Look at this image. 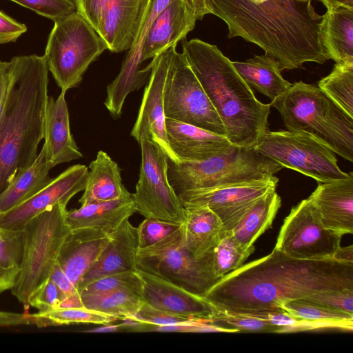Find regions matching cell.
<instances>
[{
    "label": "cell",
    "mask_w": 353,
    "mask_h": 353,
    "mask_svg": "<svg viewBox=\"0 0 353 353\" xmlns=\"http://www.w3.org/2000/svg\"><path fill=\"white\" fill-rule=\"evenodd\" d=\"M110 239L92 228L71 230L61 248L57 263L78 290L83 276L97 262Z\"/></svg>",
    "instance_id": "cell-22"
},
{
    "label": "cell",
    "mask_w": 353,
    "mask_h": 353,
    "mask_svg": "<svg viewBox=\"0 0 353 353\" xmlns=\"http://www.w3.org/2000/svg\"><path fill=\"white\" fill-rule=\"evenodd\" d=\"M135 212L132 195L127 190L117 199L85 204L67 211L65 221L71 230L92 228L110 235Z\"/></svg>",
    "instance_id": "cell-26"
},
{
    "label": "cell",
    "mask_w": 353,
    "mask_h": 353,
    "mask_svg": "<svg viewBox=\"0 0 353 353\" xmlns=\"http://www.w3.org/2000/svg\"><path fill=\"white\" fill-rule=\"evenodd\" d=\"M55 21L76 11L72 0H10Z\"/></svg>",
    "instance_id": "cell-41"
},
{
    "label": "cell",
    "mask_w": 353,
    "mask_h": 353,
    "mask_svg": "<svg viewBox=\"0 0 353 353\" xmlns=\"http://www.w3.org/2000/svg\"><path fill=\"white\" fill-rule=\"evenodd\" d=\"M85 307L79 292L66 295L60 303L59 308H76Z\"/></svg>",
    "instance_id": "cell-54"
},
{
    "label": "cell",
    "mask_w": 353,
    "mask_h": 353,
    "mask_svg": "<svg viewBox=\"0 0 353 353\" xmlns=\"http://www.w3.org/2000/svg\"><path fill=\"white\" fill-rule=\"evenodd\" d=\"M181 225L146 219L137 228L139 249L150 247L177 230Z\"/></svg>",
    "instance_id": "cell-42"
},
{
    "label": "cell",
    "mask_w": 353,
    "mask_h": 353,
    "mask_svg": "<svg viewBox=\"0 0 353 353\" xmlns=\"http://www.w3.org/2000/svg\"><path fill=\"white\" fill-rule=\"evenodd\" d=\"M353 289V263L334 259L305 260L273 249L220 279L205 294L214 306L253 312L318 292Z\"/></svg>",
    "instance_id": "cell-1"
},
{
    "label": "cell",
    "mask_w": 353,
    "mask_h": 353,
    "mask_svg": "<svg viewBox=\"0 0 353 353\" xmlns=\"http://www.w3.org/2000/svg\"><path fill=\"white\" fill-rule=\"evenodd\" d=\"M27 31V26L0 10V45L15 42Z\"/></svg>",
    "instance_id": "cell-48"
},
{
    "label": "cell",
    "mask_w": 353,
    "mask_h": 353,
    "mask_svg": "<svg viewBox=\"0 0 353 353\" xmlns=\"http://www.w3.org/2000/svg\"><path fill=\"white\" fill-rule=\"evenodd\" d=\"M303 299L353 314V289L318 292Z\"/></svg>",
    "instance_id": "cell-43"
},
{
    "label": "cell",
    "mask_w": 353,
    "mask_h": 353,
    "mask_svg": "<svg viewBox=\"0 0 353 353\" xmlns=\"http://www.w3.org/2000/svg\"><path fill=\"white\" fill-rule=\"evenodd\" d=\"M53 168L47 160L42 146L34 162L20 172L0 192V213L21 204L46 186L52 179L49 173Z\"/></svg>",
    "instance_id": "cell-30"
},
{
    "label": "cell",
    "mask_w": 353,
    "mask_h": 353,
    "mask_svg": "<svg viewBox=\"0 0 353 353\" xmlns=\"http://www.w3.org/2000/svg\"><path fill=\"white\" fill-rule=\"evenodd\" d=\"M139 143L141 163L135 192L132 194L136 211L146 219L183 224L185 208L169 182L167 157L146 138H141Z\"/></svg>",
    "instance_id": "cell-12"
},
{
    "label": "cell",
    "mask_w": 353,
    "mask_h": 353,
    "mask_svg": "<svg viewBox=\"0 0 353 353\" xmlns=\"http://www.w3.org/2000/svg\"><path fill=\"white\" fill-rule=\"evenodd\" d=\"M106 50L105 41L75 11L54 21L43 55L57 85L66 92L81 83L89 65Z\"/></svg>",
    "instance_id": "cell-8"
},
{
    "label": "cell",
    "mask_w": 353,
    "mask_h": 353,
    "mask_svg": "<svg viewBox=\"0 0 353 353\" xmlns=\"http://www.w3.org/2000/svg\"><path fill=\"white\" fill-rule=\"evenodd\" d=\"M171 0H150L140 23L132 46L124 59L117 77L107 87L104 105L114 117L121 115L125 100L132 92L146 82L150 70L141 68V51L144 39L154 19Z\"/></svg>",
    "instance_id": "cell-17"
},
{
    "label": "cell",
    "mask_w": 353,
    "mask_h": 353,
    "mask_svg": "<svg viewBox=\"0 0 353 353\" xmlns=\"http://www.w3.org/2000/svg\"><path fill=\"white\" fill-rule=\"evenodd\" d=\"M127 189L122 183L118 164L104 151L99 150L90 162L81 205L117 199Z\"/></svg>",
    "instance_id": "cell-28"
},
{
    "label": "cell",
    "mask_w": 353,
    "mask_h": 353,
    "mask_svg": "<svg viewBox=\"0 0 353 353\" xmlns=\"http://www.w3.org/2000/svg\"><path fill=\"white\" fill-rule=\"evenodd\" d=\"M212 260L213 252L199 258L190 253L184 243L182 224L155 244L139 249L136 269L204 296L219 281Z\"/></svg>",
    "instance_id": "cell-9"
},
{
    "label": "cell",
    "mask_w": 353,
    "mask_h": 353,
    "mask_svg": "<svg viewBox=\"0 0 353 353\" xmlns=\"http://www.w3.org/2000/svg\"><path fill=\"white\" fill-rule=\"evenodd\" d=\"M253 149L282 167L319 183L343 179L349 175L340 169L335 153L330 148L305 132L268 130Z\"/></svg>",
    "instance_id": "cell-10"
},
{
    "label": "cell",
    "mask_w": 353,
    "mask_h": 353,
    "mask_svg": "<svg viewBox=\"0 0 353 353\" xmlns=\"http://www.w3.org/2000/svg\"><path fill=\"white\" fill-rule=\"evenodd\" d=\"M12 60L14 79L0 111V192L36 159L49 98L45 56Z\"/></svg>",
    "instance_id": "cell-3"
},
{
    "label": "cell",
    "mask_w": 353,
    "mask_h": 353,
    "mask_svg": "<svg viewBox=\"0 0 353 353\" xmlns=\"http://www.w3.org/2000/svg\"><path fill=\"white\" fill-rule=\"evenodd\" d=\"M279 179L270 178L216 188L187 192L179 196L183 208L207 206L231 232L252 204L268 192L276 190Z\"/></svg>",
    "instance_id": "cell-14"
},
{
    "label": "cell",
    "mask_w": 353,
    "mask_h": 353,
    "mask_svg": "<svg viewBox=\"0 0 353 353\" xmlns=\"http://www.w3.org/2000/svg\"><path fill=\"white\" fill-rule=\"evenodd\" d=\"M19 271V270H8L0 267V293L14 286Z\"/></svg>",
    "instance_id": "cell-52"
},
{
    "label": "cell",
    "mask_w": 353,
    "mask_h": 353,
    "mask_svg": "<svg viewBox=\"0 0 353 353\" xmlns=\"http://www.w3.org/2000/svg\"><path fill=\"white\" fill-rule=\"evenodd\" d=\"M66 206L56 204L33 217L22 230L23 257L12 294L28 306L30 295L50 279L65 239L71 231Z\"/></svg>",
    "instance_id": "cell-7"
},
{
    "label": "cell",
    "mask_w": 353,
    "mask_h": 353,
    "mask_svg": "<svg viewBox=\"0 0 353 353\" xmlns=\"http://www.w3.org/2000/svg\"><path fill=\"white\" fill-rule=\"evenodd\" d=\"M117 290L128 291L143 298V282L136 270L98 279L86 285L80 294H95Z\"/></svg>",
    "instance_id": "cell-39"
},
{
    "label": "cell",
    "mask_w": 353,
    "mask_h": 353,
    "mask_svg": "<svg viewBox=\"0 0 353 353\" xmlns=\"http://www.w3.org/2000/svg\"><path fill=\"white\" fill-rule=\"evenodd\" d=\"M169 145L180 161H196L226 152L234 146L225 136L175 121L165 119Z\"/></svg>",
    "instance_id": "cell-23"
},
{
    "label": "cell",
    "mask_w": 353,
    "mask_h": 353,
    "mask_svg": "<svg viewBox=\"0 0 353 353\" xmlns=\"http://www.w3.org/2000/svg\"><path fill=\"white\" fill-rule=\"evenodd\" d=\"M65 95L61 92L56 99L49 97L46 110L43 147L53 167L83 157L70 132Z\"/></svg>",
    "instance_id": "cell-25"
},
{
    "label": "cell",
    "mask_w": 353,
    "mask_h": 353,
    "mask_svg": "<svg viewBox=\"0 0 353 353\" xmlns=\"http://www.w3.org/2000/svg\"><path fill=\"white\" fill-rule=\"evenodd\" d=\"M150 1H108L102 12L98 30L108 50L117 53L131 48Z\"/></svg>",
    "instance_id": "cell-20"
},
{
    "label": "cell",
    "mask_w": 353,
    "mask_h": 353,
    "mask_svg": "<svg viewBox=\"0 0 353 353\" xmlns=\"http://www.w3.org/2000/svg\"><path fill=\"white\" fill-rule=\"evenodd\" d=\"M136 270L143 280V299L148 305L192 319L205 320L211 317L213 305L204 296L191 293L158 276Z\"/></svg>",
    "instance_id": "cell-19"
},
{
    "label": "cell",
    "mask_w": 353,
    "mask_h": 353,
    "mask_svg": "<svg viewBox=\"0 0 353 353\" xmlns=\"http://www.w3.org/2000/svg\"><path fill=\"white\" fill-rule=\"evenodd\" d=\"M50 279L65 296L78 292L57 262L52 269Z\"/></svg>",
    "instance_id": "cell-50"
},
{
    "label": "cell",
    "mask_w": 353,
    "mask_h": 353,
    "mask_svg": "<svg viewBox=\"0 0 353 353\" xmlns=\"http://www.w3.org/2000/svg\"><path fill=\"white\" fill-rule=\"evenodd\" d=\"M343 234L321 223L309 198L292 208L283 220L274 248L296 259H334Z\"/></svg>",
    "instance_id": "cell-13"
},
{
    "label": "cell",
    "mask_w": 353,
    "mask_h": 353,
    "mask_svg": "<svg viewBox=\"0 0 353 353\" xmlns=\"http://www.w3.org/2000/svg\"><path fill=\"white\" fill-rule=\"evenodd\" d=\"M110 236L97 262L81 279L78 287L79 293L98 279L136 270L139 250L137 228L127 219Z\"/></svg>",
    "instance_id": "cell-24"
},
{
    "label": "cell",
    "mask_w": 353,
    "mask_h": 353,
    "mask_svg": "<svg viewBox=\"0 0 353 353\" xmlns=\"http://www.w3.org/2000/svg\"><path fill=\"white\" fill-rule=\"evenodd\" d=\"M313 0H211L212 14L225 21L228 38L241 37L265 51L281 70L330 59L323 44V15Z\"/></svg>",
    "instance_id": "cell-2"
},
{
    "label": "cell",
    "mask_w": 353,
    "mask_h": 353,
    "mask_svg": "<svg viewBox=\"0 0 353 353\" xmlns=\"http://www.w3.org/2000/svg\"><path fill=\"white\" fill-rule=\"evenodd\" d=\"M88 174V168L77 164L70 166L32 197L0 213V227L22 230L34 216L48 208L69 201L79 192L83 191Z\"/></svg>",
    "instance_id": "cell-16"
},
{
    "label": "cell",
    "mask_w": 353,
    "mask_h": 353,
    "mask_svg": "<svg viewBox=\"0 0 353 353\" xmlns=\"http://www.w3.org/2000/svg\"><path fill=\"white\" fill-rule=\"evenodd\" d=\"M31 325L28 314L0 311V327Z\"/></svg>",
    "instance_id": "cell-51"
},
{
    "label": "cell",
    "mask_w": 353,
    "mask_h": 353,
    "mask_svg": "<svg viewBox=\"0 0 353 353\" xmlns=\"http://www.w3.org/2000/svg\"><path fill=\"white\" fill-rule=\"evenodd\" d=\"M268 323L283 329V332L304 331L307 329V322L294 316L282 308L248 312Z\"/></svg>",
    "instance_id": "cell-45"
},
{
    "label": "cell",
    "mask_w": 353,
    "mask_h": 353,
    "mask_svg": "<svg viewBox=\"0 0 353 353\" xmlns=\"http://www.w3.org/2000/svg\"><path fill=\"white\" fill-rule=\"evenodd\" d=\"M197 20H201L205 15L212 14L211 0H190Z\"/></svg>",
    "instance_id": "cell-53"
},
{
    "label": "cell",
    "mask_w": 353,
    "mask_h": 353,
    "mask_svg": "<svg viewBox=\"0 0 353 353\" xmlns=\"http://www.w3.org/2000/svg\"><path fill=\"white\" fill-rule=\"evenodd\" d=\"M80 294L85 307L119 319L134 316L145 303L141 296L124 290Z\"/></svg>",
    "instance_id": "cell-34"
},
{
    "label": "cell",
    "mask_w": 353,
    "mask_h": 353,
    "mask_svg": "<svg viewBox=\"0 0 353 353\" xmlns=\"http://www.w3.org/2000/svg\"><path fill=\"white\" fill-rule=\"evenodd\" d=\"M287 130L309 134L353 162V117L316 85L295 82L271 101Z\"/></svg>",
    "instance_id": "cell-5"
},
{
    "label": "cell",
    "mask_w": 353,
    "mask_h": 353,
    "mask_svg": "<svg viewBox=\"0 0 353 353\" xmlns=\"http://www.w3.org/2000/svg\"><path fill=\"white\" fill-rule=\"evenodd\" d=\"M282 168L253 148L234 145L223 154L201 161L174 163L168 159V178L179 197L187 192L266 179Z\"/></svg>",
    "instance_id": "cell-6"
},
{
    "label": "cell",
    "mask_w": 353,
    "mask_h": 353,
    "mask_svg": "<svg viewBox=\"0 0 353 353\" xmlns=\"http://www.w3.org/2000/svg\"><path fill=\"white\" fill-rule=\"evenodd\" d=\"M254 251V245L246 247L241 244L231 232H225L213 250V270L219 280L241 267Z\"/></svg>",
    "instance_id": "cell-38"
},
{
    "label": "cell",
    "mask_w": 353,
    "mask_h": 353,
    "mask_svg": "<svg viewBox=\"0 0 353 353\" xmlns=\"http://www.w3.org/2000/svg\"><path fill=\"white\" fill-rule=\"evenodd\" d=\"M206 321L219 332H283L281 327L274 326L248 312L227 310L214 305L212 314Z\"/></svg>",
    "instance_id": "cell-36"
},
{
    "label": "cell",
    "mask_w": 353,
    "mask_h": 353,
    "mask_svg": "<svg viewBox=\"0 0 353 353\" xmlns=\"http://www.w3.org/2000/svg\"><path fill=\"white\" fill-rule=\"evenodd\" d=\"M171 50L172 47L154 57L145 68L150 70V74L131 136L138 142L141 138H146L157 144L168 160L179 163L168 141L163 104V90Z\"/></svg>",
    "instance_id": "cell-15"
},
{
    "label": "cell",
    "mask_w": 353,
    "mask_h": 353,
    "mask_svg": "<svg viewBox=\"0 0 353 353\" xmlns=\"http://www.w3.org/2000/svg\"><path fill=\"white\" fill-rule=\"evenodd\" d=\"M334 259L339 261L353 263V246L340 247L336 252Z\"/></svg>",
    "instance_id": "cell-55"
},
{
    "label": "cell",
    "mask_w": 353,
    "mask_h": 353,
    "mask_svg": "<svg viewBox=\"0 0 353 353\" xmlns=\"http://www.w3.org/2000/svg\"><path fill=\"white\" fill-rule=\"evenodd\" d=\"M323 44L330 58L341 64H353V9L334 7L323 14Z\"/></svg>",
    "instance_id": "cell-29"
},
{
    "label": "cell",
    "mask_w": 353,
    "mask_h": 353,
    "mask_svg": "<svg viewBox=\"0 0 353 353\" xmlns=\"http://www.w3.org/2000/svg\"><path fill=\"white\" fill-rule=\"evenodd\" d=\"M76 11L98 32L102 12L109 0H72Z\"/></svg>",
    "instance_id": "cell-47"
},
{
    "label": "cell",
    "mask_w": 353,
    "mask_h": 353,
    "mask_svg": "<svg viewBox=\"0 0 353 353\" xmlns=\"http://www.w3.org/2000/svg\"><path fill=\"white\" fill-rule=\"evenodd\" d=\"M232 63L250 88L264 94L271 101L292 85L282 77L279 63L268 55H256L245 61H232Z\"/></svg>",
    "instance_id": "cell-31"
},
{
    "label": "cell",
    "mask_w": 353,
    "mask_h": 353,
    "mask_svg": "<svg viewBox=\"0 0 353 353\" xmlns=\"http://www.w3.org/2000/svg\"><path fill=\"white\" fill-rule=\"evenodd\" d=\"M132 318L153 326H165L183 324L197 319H192L157 309L145 302Z\"/></svg>",
    "instance_id": "cell-46"
},
{
    "label": "cell",
    "mask_w": 353,
    "mask_h": 353,
    "mask_svg": "<svg viewBox=\"0 0 353 353\" xmlns=\"http://www.w3.org/2000/svg\"><path fill=\"white\" fill-rule=\"evenodd\" d=\"M308 198L324 227L343 235L353 233V172L343 179L319 182Z\"/></svg>",
    "instance_id": "cell-21"
},
{
    "label": "cell",
    "mask_w": 353,
    "mask_h": 353,
    "mask_svg": "<svg viewBox=\"0 0 353 353\" xmlns=\"http://www.w3.org/2000/svg\"><path fill=\"white\" fill-rule=\"evenodd\" d=\"M184 208L186 219L183 228L186 248L196 258L211 253L225 232L222 221L207 206Z\"/></svg>",
    "instance_id": "cell-27"
},
{
    "label": "cell",
    "mask_w": 353,
    "mask_h": 353,
    "mask_svg": "<svg viewBox=\"0 0 353 353\" xmlns=\"http://www.w3.org/2000/svg\"><path fill=\"white\" fill-rule=\"evenodd\" d=\"M22 230L0 227V267L19 270L23 257Z\"/></svg>",
    "instance_id": "cell-40"
},
{
    "label": "cell",
    "mask_w": 353,
    "mask_h": 353,
    "mask_svg": "<svg viewBox=\"0 0 353 353\" xmlns=\"http://www.w3.org/2000/svg\"><path fill=\"white\" fill-rule=\"evenodd\" d=\"M14 76V63L0 61V111L6 100Z\"/></svg>",
    "instance_id": "cell-49"
},
{
    "label": "cell",
    "mask_w": 353,
    "mask_h": 353,
    "mask_svg": "<svg viewBox=\"0 0 353 353\" xmlns=\"http://www.w3.org/2000/svg\"><path fill=\"white\" fill-rule=\"evenodd\" d=\"M301 320L321 325L323 328L352 331L353 314L334 310L303 299L290 300L280 306Z\"/></svg>",
    "instance_id": "cell-33"
},
{
    "label": "cell",
    "mask_w": 353,
    "mask_h": 353,
    "mask_svg": "<svg viewBox=\"0 0 353 353\" xmlns=\"http://www.w3.org/2000/svg\"><path fill=\"white\" fill-rule=\"evenodd\" d=\"M281 205V199L271 190L258 199L245 212L231 231L233 236L243 245L249 247L265 231L272 222Z\"/></svg>",
    "instance_id": "cell-32"
},
{
    "label": "cell",
    "mask_w": 353,
    "mask_h": 353,
    "mask_svg": "<svg viewBox=\"0 0 353 353\" xmlns=\"http://www.w3.org/2000/svg\"><path fill=\"white\" fill-rule=\"evenodd\" d=\"M182 54L219 114L234 146L253 148L268 130L271 103L259 101L216 46L183 41Z\"/></svg>",
    "instance_id": "cell-4"
},
{
    "label": "cell",
    "mask_w": 353,
    "mask_h": 353,
    "mask_svg": "<svg viewBox=\"0 0 353 353\" xmlns=\"http://www.w3.org/2000/svg\"><path fill=\"white\" fill-rule=\"evenodd\" d=\"M196 20L189 0H171L148 31L143 43L141 61L176 46L194 28Z\"/></svg>",
    "instance_id": "cell-18"
},
{
    "label": "cell",
    "mask_w": 353,
    "mask_h": 353,
    "mask_svg": "<svg viewBox=\"0 0 353 353\" xmlns=\"http://www.w3.org/2000/svg\"><path fill=\"white\" fill-rule=\"evenodd\" d=\"M316 85L353 117V64L336 63Z\"/></svg>",
    "instance_id": "cell-37"
},
{
    "label": "cell",
    "mask_w": 353,
    "mask_h": 353,
    "mask_svg": "<svg viewBox=\"0 0 353 353\" xmlns=\"http://www.w3.org/2000/svg\"><path fill=\"white\" fill-rule=\"evenodd\" d=\"M165 118L226 136L225 127L183 54L172 46L163 90Z\"/></svg>",
    "instance_id": "cell-11"
},
{
    "label": "cell",
    "mask_w": 353,
    "mask_h": 353,
    "mask_svg": "<svg viewBox=\"0 0 353 353\" xmlns=\"http://www.w3.org/2000/svg\"><path fill=\"white\" fill-rule=\"evenodd\" d=\"M122 328L121 324L119 325H109L105 324L103 326L97 327L87 332H114Z\"/></svg>",
    "instance_id": "cell-57"
},
{
    "label": "cell",
    "mask_w": 353,
    "mask_h": 353,
    "mask_svg": "<svg viewBox=\"0 0 353 353\" xmlns=\"http://www.w3.org/2000/svg\"><path fill=\"white\" fill-rule=\"evenodd\" d=\"M31 325L37 327L69 325L71 323L110 324L119 319L85 307L57 308L29 314Z\"/></svg>",
    "instance_id": "cell-35"
},
{
    "label": "cell",
    "mask_w": 353,
    "mask_h": 353,
    "mask_svg": "<svg viewBox=\"0 0 353 353\" xmlns=\"http://www.w3.org/2000/svg\"><path fill=\"white\" fill-rule=\"evenodd\" d=\"M327 8L345 7L353 9V0H319Z\"/></svg>",
    "instance_id": "cell-56"
},
{
    "label": "cell",
    "mask_w": 353,
    "mask_h": 353,
    "mask_svg": "<svg viewBox=\"0 0 353 353\" xmlns=\"http://www.w3.org/2000/svg\"><path fill=\"white\" fill-rule=\"evenodd\" d=\"M65 295L49 279L30 296L28 305L39 310V312H47L59 308Z\"/></svg>",
    "instance_id": "cell-44"
}]
</instances>
